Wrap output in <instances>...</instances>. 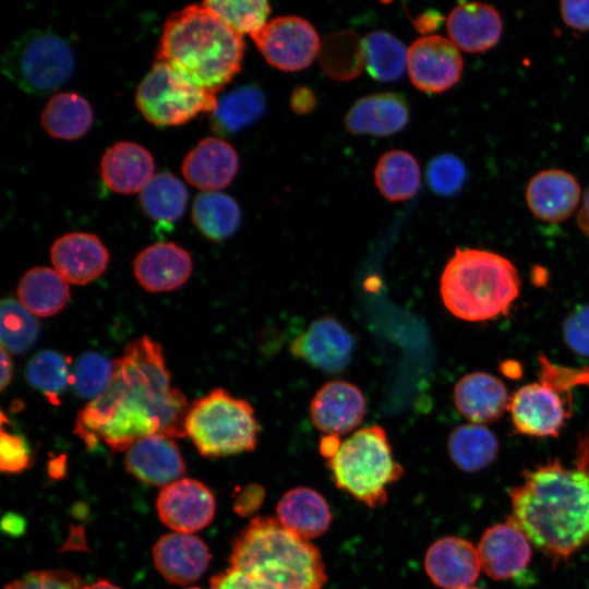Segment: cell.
Here are the masks:
<instances>
[{
	"mask_svg": "<svg viewBox=\"0 0 589 589\" xmlns=\"http://www.w3.org/2000/svg\"><path fill=\"white\" fill-rule=\"evenodd\" d=\"M190 405L170 386L161 347L147 336L127 345L105 392L77 413L75 433L89 447L104 441L128 450L139 440L160 434L187 436Z\"/></svg>",
	"mask_w": 589,
	"mask_h": 589,
	"instance_id": "cell-1",
	"label": "cell"
},
{
	"mask_svg": "<svg viewBox=\"0 0 589 589\" xmlns=\"http://www.w3.org/2000/svg\"><path fill=\"white\" fill-rule=\"evenodd\" d=\"M508 495L506 519L554 565L589 549V430L578 434L572 465L555 458L525 469Z\"/></svg>",
	"mask_w": 589,
	"mask_h": 589,
	"instance_id": "cell-2",
	"label": "cell"
},
{
	"mask_svg": "<svg viewBox=\"0 0 589 589\" xmlns=\"http://www.w3.org/2000/svg\"><path fill=\"white\" fill-rule=\"evenodd\" d=\"M244 48L242 35L200 3L168 16L156 58L217 94L240 72Z\"/></svg>",
	"mask_w": 589,
	"mask_h": 589,
	"instance_id": "cell-3",
	"label": "cell"
},
{
	"mask_svg": "<svg viewBox=\"0 0 589 589\" xmlns=\"http://www.w3.org/2000/svg\"><path fill=\"white\" fill-rule=\"evenodd\" d=\"M229 562L274 589H322L326 582L318 549L274 517L253 518L237 536Z\"/></svg>",
	"mask_w": 589,
	"mask_h": 589,
	"instance_id": "cell-4",
	"label": "cell"
},
{
	"mask_svg": "<svg viewBox=\"0 0 589 589\" xmlns=\"http://www.w3.org/2000/svg\"><path fill=\"white\" fill-rule=\"evenodd\" d=\"M519 290L520 277L515 265L500 254L480 249L457 248L440 281L446 309L468 322L505 313Z\"/></svg>",
	"mask_w": 589,
	"mask_h": 589,
	"instance_id": "cell-5",
	"label": "cell"
},
{
	"mask_svg": "<svg viewBox=\"0 0 589 589\" xmlns=\"http://www.w3.org/2000/svg\"><path fill=\"white\" fill-rule=\"evenodd\" d=\"M335 484L370 507L387 501V486L402 474L384 429L369 425L354 431L327 459Z\"/></svg>",
	"mask_w": 589,
	"mask_h": 589,
	"instance_id": "cell-6",
	"label": "cell"
},
{
	"mask_svg": "<svg viewBox=\"0 0 589 589\" xmlns=\"http://www.w3.org/2000/svg\"><path fill=\"white\" fill-rule=\"evenodd\" d=\"M185 430L201 455L225 457L254 450L260 425L247 400L217 387L190 406Z\"/></svg>",
	"mask_w": 589,
	"mask_h": 589,
	"instance_id": "cell-7",
	"label": "cell"
},
{
	"mask_svg": "<svg viewBox=\"0 0 589 589\" xmlns=\"http://www.w3.org/2000/svg\"><path fill=\"white\" fill-rule=\"evenodd\" d=\"M71 46L48 29H32L16 38L1 58L3 74L32 95H48L65 84L74 71Z\"/></svg>",
	"mask_w": 589,
	"mask_h": 589,
	"instance_id": "cell-8",
	"label": "cell"
},
{
	"mask_svg": "<svg viewBox=\"0 0 589 589\" xmlns=\"http://www.w3.org/2000/svg\"><path fill=\"white\" fill-rule=\"evenodd\" d=\"M217 100L216 94L193 85L169 64L157 60L135 93L137 109L156 127L181 125L201 112H213Z\"/></svg>",
	"mask_w": 589,
	"mask_h": 589,
	"instance_id": "cell-9",
	"label": "cell"
},
{
	"mask_svg": "<svg viewBox=\"0 0 589 589\" xmlns=\"http://www.w3.org/2000/svg\"><path fill=\"white\" fill-rule=\"evenodd\" d=\"M251 37L265 60L281 71L309 67L321 48L312 24L293 15L272 20Z\"/></svg>",
	"mask_w": 589,
	"mask_h": 589,
	"instance_id": "cell-10",
	"label": "cell"
},
{
	"mask_svg": "<svg viewBox=\"0 0 589 589\" xmlns=\"http://www.w3.org/2000/svg\"><path fill=\"white\" fill-rule=\"evenodd\" d=\"M572 395L544 382L520 387L508 404L515 432L533 437H557L572 413Z\"/></svg>",
	"mask_w": 589,
	"mask_h": 589,
	"instance_id": "cell-11",
	"label": "cell"
},
{
	"mask_svg": "<svg viewBox=\"0 0 589 589\" xmlns=\"http://www.w3.org/2000/svg\"><path fill=\"white\" fill-rule=\"evenodd\" d=\"M462 68L459 49L445 37L423 36L408 49L410 81L424 93L436 94L452 88L459 81Z\"/></svg>",
	"mask_w": 589,
	"mask_h": 589,
	"instance_id": "cell-12",
	"label": "cell"
},
{
	"mask_svg": "<svg viewBox=\"0 0 589 589\" xmlns=\"http://www.w3.org/2000/svg\"><path fill=\"white\" fill-rule=\"evenodd\" d=\"M289 349L294 358L315 369L338 373L347 368L352 358L354 338L340 321L322 316L299 334Z\"/></svg>",
	"mask_w": 589,
	"mask_h": 589,
	"instance_id": "cell-13",
	"label": "cell"
},
{
	"mask_svg": "<svg viewBox=\"0 0 589 589\" xmlns=\"http://www.w3.org/2000/svg\"><path fill=\"white\" fill-rule=\"evenodd\" d=\"M160 520L171 530L191 533L206 527L215 516V496L201 481L182 478L159 492L156 501Z\"/></svg>",
	"mask_w": 589,
	"mask_h": 589,
	"instance_id": "cell-14",
	"label": "cell"
},
{
	"mask_svg": "<svg viewBox=\"0 0 589 589\" xmlns=\"http://www.w3.org/2000/svg\"><path fill=\"white\" fill-rule=\"evenodd\" d=\"M365 412L363 392L344 380L322 385L310 402L312 423L326 435L339 436L353 431L363 421Z\"/></svg>",
	"mask_w": 589,
	"mask_h": 589,
	"instance_id": "cell-15",
	"label": "cell"
},
{
	"mask_svg": "<svg viewBox=\"0 0 589 589\" xmlns=\"http://www.w3.org/2000/svg\"><path fill=\"white\" fill-rule=\"evenodd\" d=\"M525 533L509 520L484 530L478 552L483 572L495 580L514 578L526 569L532 549Z\"/></svg>",
	"mask_w": 589,
	"mask_h": 589,
	"instance_id": "cell-16",
	"label": "cell"
},
{
	"mask_svg": "<svg viewBox=\"0 0 589 589\" xmlns=\"http://www.w3.org/2000/svg\"><path fill=\"white\" fill-rule=\"evenodd\" d=\"M424 567L432 582L443 589L470 587L482 569L478 548L454 536L441 538L430 545Z\"/></svg>",
	"mask_w": 589,
	"mask_h": 589,
	"instance_id": "cell-17",
	"label": "cell"
},
{
	"mask_svg": "<svg viewBox=\"0 0 589 589\" xmlns=\"http://www.w3.org/2000/svg\"><path fill=\"white\" fill-rule=\"evenodd\" d=\"M50 257L67 283L86 285L106 271L109 252L95 235L70 232L53 242Z\"/></svg>",
	"mask_w": 589,
	"mask_h": 589,
	"instance_id": "cell-18",
	"label": "cell"
},
{
	"mask_svg": "<svg viewBox=\"0 0 589 589\" xmlns=\"http://www.w3.org/2000/svg\"><path fill=\"white\" fill-rule=\"evenodd\" d=\"M125 468L151 485H168L185 473L187 467L173 438L154 434L135 442L125 454Z\"/></svg>",
	"mask_w": 589,
	"mask_h": 589,
	"instance_id": "cell-19",
	"label": "cell"
},
{
	"mask_svg": "<svg viewBox=\"0 0 589 589\" xmlns=\"http://www.w3.org/2000/svg\"><path fill=\"white\" fill-rule=\"evenodd\" d=\"M580 194V184L572 173L562 169H545L530 178L526 202L540 220L561 223L574 214Z\"/></svg>",
	"mask_w": 589,
	"mask_h": 589,
	"instance_id": "cell-20",
	"label": "cell"
},
{
	"mask_svg": "<svg viewBox=\"0 0 589 589\" xmlns=\"http://www.w3.org/2000/svg\"><path fill=\"white\" fill-rule=\"evenodd\" d=\"M193 268L188 251L172 242L152 244L133 263L139 284L149 292L171 291L189 279Z\"/></svg>",
	"mask_w": 589,
	"mask_h": 589,
	"instance_id": "cell-21",
	"label": "cell"
},
{
	"mask_svg": "<svg viewBox=\"0 0 589 589\" xmlns=\"http://www.w3.org/2000/svg\"><path fill=\"white\" fill-rule=\"evenodd\" d=\"M153 557L156 568L168 581L187 585L206 572L211 553L199 537L173 532L158 539L153 548Z\"/></svg>",
	"mask_w": 589,
	"mask_h": 589,
	"instance_id": "cell-22",
	"label": "cell"
},
{
	"mask_svg": "<svg viewBox=\"0 0 589 589\" xmlns=\"http://www.w3.org/2000/svg\"><path fill=\"white\" fill-rule=\"evenodd\" d=\"M449 40L469 53L493 48L503 34V20L491 4L464 2L455 7L446 22Z\"/></svg>",
	"mask_w": 589,
	"mask_h": 589,
	"instance_id": "cell-23",
	"label": "cell"
},
{
	"mask_svg": "<svg viewBox=\"0 0 589 589\" xmlns=\"http://www.w3.org/2000/svg\"><path fill=\"white\" fill-rule=\"evenodd\" d=\"M238 166V155L229 143L206 137L188 153L181 171L190 184L206 192L227 187L237 175Z\"/></svg>",
	"mask_w": 589,
	"mask_h": 589,
	"instance_id": "cell-24",
	"label": "cell"
},
{
	"mask_svg": "<svg viewBox=\"0 0 589 589\" xmlns=\"http://www.w3.org/2000/svg\"><path fill=\"white\" fill-rule=\"evenodd\" d=\"M409 121L405 97L378 93L358 99L345 117L348 132L357 135L387 136L401 131Z\"/></svg>",
	"mask_w": 589,
	"mask_h": 589,
	"instance_id": "cell-25",
	"label": "cell"
},
{
	"mask_svg": "<svg viewBox=\"0 0 589 589\" xmlns=\"http://www.w3.org/2000/svg\"><path fill=\"white\" fill-rule=\"evenodd\" d=\"M453 397L464 418L482 425L498 420L509 404L504 383L484 372L462 376L454 387Z\"/></svg>",
	"mask_w": 589,
	"mask_h": 589,
	"instance_id": "cell-26",
	"label": "cell"
},
{
	"mask_svg": "<svg viewBox=\"0 0 589 589\" xmlns=\"http://www.w3.org/2000/svg\"><path fill=\"white\" fill-rule=\"evenodd\" d=\"M154 159L142 145L118 142L100 160L101 179L106 187L120 194L141 192L154 176Z\"/></svg>",
	"mask_w": 589,
	"mask_h": 589,
	"instance_id": "cell-27",
	"label": "cell"
},
{
	"mask_svg": "<svg viewBox=\"0 0 589 589\" xmlns=\"http://www.w3.org/2000/svg\"><path fill=\"white\" fill-rule=\"evenodd\" d=\"M276 512L279 522L304 540L322 536L332 521L328 503L310 488L287 491L278 502Z\"/></svg>",
	"mask_w": 589,
	"mask_h": 589,
	"instance_id": "cell-28",
	"label": "cell"
},
{
	"mask_svg": "<svg viewBox=\"0 0 589 589\" xmlns=\"http://www.w3.org/2000/svg\"><path fill=\"white\" fill-rule=\"evenodd\" d=\"M19 301L35 316L59 313L70 299L65 279L49 267L37 266L27 271L17 286Z\"/></svg>",
	"mask_w": 589,
	"mask_h": 589,
	"instance_id": "cell-29",
	"label": "cell"
},
{
	"mask_svg": "<svg viewBox=\"0 0 589 589\" xmlns=\"http://www.w3.org/2000/svg\"><path fill=\"white\" fill-rule=\"evenodd\" d=\"M41 125L52 137L76 140L91 129L94 120L89 103L76 93L52 96L41 113Z\"/></svg>",
	"mask_w": 589,
	"mask_h": 589,
	"instance_id": "cell-30",
	"label": "cell"
},
{
	"mask_svg": "<svg viewBox=\"0 0 589 589\" xmlns=\"http://www.w3.org/2000/svg\"><path fill=\"white\" fill-rule=\"evenodd\" d=\"M447 449L450 459L460 470L477 472L495 460L498 441L485 425L468 423L452 431Z\"/></svg>",
	"mask_w": 589,
	"mask_h": 589,
	"instance_id": "cell-31",
	"label": "cell"
},
{
	"mask_svg": "<svg viewBox=\"0 0 589 589\" xmlns=\"http://www.w3.org/2000/svg\"><path fill=\"white\" fill-rule=\"evenodd\" d=\"M420 180L418 161L406 151L393 149L385 153L374 169L375 185L390 202L407 201L414 196Z\"/></svg>",
	"mask_w": 589,
	"mask_h": 589,
	"instance_id": "cell-32",
	"label": "cell"
},
{
	"mask_svg": "<svg viewBox=\"0 0 589 589\" xmlns=\"http://www.w3.org/2000/svg\"><path fill=\"white\" fill-rule=\"evenodd\" d=\"M265 109V95L261 88L240 86L217 100L212 125L220 134L236 133L257 121Z\"/></svg>",
	"mask_w": 589,
	"mask_h": 589,
	"instance_id": "cell-33",
	"label": "cell"
},
{
	"mask_svg": "<svg viewBox=\"0 0 589 589\" xmlns=\"http://www.w3.org/2000/svg\"><path fill=\"white\" fill-rule=\"evenodd\" d=\"M192 220L203 236L213 241H221L236 232L241 221V212L231 196L206 191L194 199Z\"/></svg>",
	"mask_w": 589,
	"mask_h": 589,
	"instance_id": "cell-34",
	"label": "cell"
},
{
	"mask_svg": "<svg viewBox=\"0 0 589 589\" xmlns=\"http://www.w3.org/2000/svg\"><path fill=\"white\" fill-rule=\"evenodd\" d=\"M187 202V188L170 172L154 175L140 192L144 213L159 223L177 221L183 215Z\"/></svg>",
	"mask_w": 589,
	"mask_h": 589,
	"instance_id": "cell-35",
	"label": "cell"
},
{
	"mask_svg": "<svg viewBox=\"0 0 589 589\" xmlns=\"http://www.w3.org/2000/svg\"><path fill=\"white\" fill-rule=\"evenodd\" d=\"M364 65L368 73L381 82L398 80L407 68L408 51L394 35L372 32L362 40Z\"/></svg>",
	"mask_w": 589,
	"mask_h": 589,
	"instance_id": "cell-36",
	"label": "cell"
},
{
	"mask_svg": "<svg viewBox=\"0 0 589 589\" xmlns=\"http://www.w3.org/2000/svg\"><path fill=\"white\" fill-rule=\"evenodd\" d=\"M325 73L339 81L352 80L363 68L362 40L352 31H341L327 36L318 52Z\"/></svg>",
	"mask_w": 589,
	"mask_h": 589,
	"instance_id": "cell-37",
	"label": "cell"
},
{
	"mask_svg": "<svg viewBox=\"0 0 589 589\" xmlns=\"http://www.w3.org/2000/svg\"><path fill=\"white\" fill-rule=\"evenodd\" d=\"M39 323L20 301L4 298L1 302V347L13 353L31 349L39 335Z\"/></svg>",
	"mask_w": 589,
	"mask_h": 589,
	"instance_id": "cell-38",
	"label": "cell"
},
{
	"mask_svg": "<svg viewBox=\"0 0 589 589\" xmlns=\"http://www.w3.org/2000/svg\"><path fill=\"white\" fill-rule=\"evenodd\" d=\"M27 382L53 404L70 384L71 372L67 359L55 350H41L27 363Z\"/></svg>",
	"mask_w": 589,
	"mask_h": 589,
	"instance_id": "cell-39",
	"label": "cell"
},
{
	"mask_svg": "<svg viewBox=\"0 0 589 589\" xmlns=\"http://www.w3.org/2000/svg\"><path fill=\"white\" fill-rule=\"evenodd\" d=\"M115 372L116 360L95 351H86L76 359L70 384L79 397L94 400L105 392Z\"/></svg>",
	"mask_w": 589,
	"mask_h": 589,
	"instance_id": "cell-40",
	"label": "cell"
},
{
	"mask_svg": "<svg viewBox=\"0 0 589 589\" xmlns=\"http://www.w3.org/2000/svg\"><path fill=\"white\" fill-rule=\"evenodd\" d=\"M239 34H254L265 24L271 5L264 0H207L202 3Z\"/></svg>",
	"mask_w": 589,
	"mask_h": 589,
	"instance_id": "cell-41",
	"label": "cell"
},
{
	"mask_svg": "<svg viewBox=\"0 0 589 589\" xmlns=\"http://www.w3.org/2000/svg\"><path fill=\"white\" fill-rule=\"evenodd\" d=\"M466 179L465 164L453 154L435 156L426 168V180L431 190L442 196H450L459 192Z\"/></svg>",
	"mask_w": 589,
	"mask_h": 589,
	"instance_id": "cell-42",
	"label": "cell"
},
{
	"mask_svg": "<svg viewBox=\"0 0 589 589\" xmlns=\"http://www.w3.org/2000/svg\"><path fill=\"white\" fill-rule=\"evenodd\" d=\"M80 576L67 569L32 572L8 584L4 589H83Z\"/></svg>",
	"mask_w": 589,
	"mask_h": 589,
	"instance_id": "cell-43",
	"label": "cell"
},
{
	"mask_svg": "<svg viewBox=\"0 0 589 589\" xmlns=\"http://www.w3.org/2000/svg\"><path fill=\"white\" fill-rule=\"evenodd\" d=\"M540 381L557 390L572 395V389L579 385L589 386V368L574 369L552 363L543 354L539 357Z\"/></svg>",
	"mask_w": 589,
	"mask_h": 589,
	"instance_id": "cell-44",
	"label": "cell"
},
{
	"mask_svg": "<svg viewBox=\"0 0 589 589\" xmlns=\"http://www.w3.org/2000/svg\"><path fill=\"white\" fill-rule=\"evenodd\" d=\"M32 456L26 440L1 425L0 469L2 472L17 473L27 469Z\"/></svg>",
	"mask_w": 589,
	"mask_h": 589,
	"instance_id": "cell-45",
	"label": "cell"
},
{
	"mask_svg": "<svg viewBox=\"0 0 589 589\" xmlns=\"http://www.w3.org/2000/svg\"><path fill=\"white\" fill-rule=\"evenodd\" d=\"M563 339L575 353L589 358V304L577 306L564 320Z\"/></svg>",
	"mask_w": 589,
	"mask_h": 589,
	"instance_id": "cell-46",
	"label": "cell"
},
{
	"mask_svg": "<svg viewBox=\"0 0 589 589\" xmlns=\"http://www.w3.org/2000/svg\"><path fill=\"white\" fill-rule=\"evenodd\" d=\"M211 589H274L262 580L229 567L211 578Z\"/></svg>",
	"mask_w": 589,
	"mask_h": 589,
	"instance_id": "cell-47",
	"label": "cell"
},
{
	"mask_svg": "<svg viewBox=\"0 0 589 589\" xmlns=\"http://www.w3.org/2000/svg\"><path fill=\"white\" fill-rule=\"evenodd\" d=\"M560 11L564 23L570 28L589 31V0H566L560 3Z\"/></svg>",
	"mask_w": 589,
	"mask_h": 589,
	"instance_id": "cell-48",
	"label": "cell"
},
{
	"mask_svg": "<svg viewBox=\"0 0 589 589\" xmlns=\"http://www.w3.org/2000/svg\"><path fill=\"white\" fill-rule=\"evenodd\" d=\"M265 497L264 489L259 484H249L241 489L235 497L233 510L242 517L254 514Z\"/></svg>",
	"mask_w": 589,
	"mask_h": 589,
	"instance_id": "cell-49",
	"label": "cell"
},
{
	"mask_svg": "<svg viewBox=\"0 0 589 589\" xmlns=\"http://www.w3.org/2000/svg\"><path fill=\"white\" fill-rule=\"evenodd\" d=\"M316 105L314 93L305 86H299L293 89L290 97V106L294 112L304 115L311 112Z\"/></svg>",
	"mask_w": 589,
	"mask_h": 589,
	"instance_id": "cell-50",
	"label": "cell"
},
{
	"mask_svg": "<svg viewBox=\"0 0 589 589\" xmlns=\"http://www.w3.org/2000/svg\"><path fill=\"white\" fill-rule=\"evenodd\" d=\"M443 21L444 16L442 14L437 11L430 10L418 16L413 24L420 33L428 34L436 29Z\"/></svg>",
	"mask_w": 589,
	"mask_h": 589,
	"instance_id": "cell-51",
	"label": "cell"
},
{
	"mask_svg": "<svg viewBox=\"0 0 589 589\" xmlns=\"http://www.w3.org/2000/svg\"><path fill=\"white\" fill-rule=\"evenodd\" d=\"M1 528L3 532L17 537L25 531L26 522L22 516L14 513H8L3 516Z\"/></svg>",
	"mask_w": 589,
	"mask_h": 589,
	"instance_id": "cell-52",
	"label": "cell"
},
{
	"mask_svg": "<svg viewBox=\"0 0 589 589\" xmlns=\"http://www.w3.org/2000/svg\"><path fill=\"white\" fill-rule=\"evenodd\" d=\"M576 221L581 232L589 238V187L585 192L582 204L576 216Z\"/></svg>",
	"mask_w": 589,
	"mask_h": 589,
	"instance_id": "cell-53",
	"label": "cell"
},
{
	"mask_svg": "<svg viewBox=\"0 0 589 589\" xmlns=\"http://www.w3.org/2000/svg\"><path fill=\"white\" fill-rule=\"evenodd\" d=\"M340 440L335 435H326L320 442V452L327 459L332 458L340 446Z\"/></svg>",
	"mask_w": 589,
	"mask_h": 589,
	"instance_id": "cell-54",
	"label": "cell"
},
{
	"mask_svg": "<svg viewBox=\"0 0 589 589\" xmlns=\"http://www.w3.org/2000/svg\"><path fill=\"white\" fill-rule=\"evenodd\" d=\"M1 390H4L12 377V362L3 347H1Z\"/></svg>",
	"mask_w": 589,
	"mask_h": 589,
	"instance_id": "cell-55",
	"label": "cell"
},
{
	"mask_svg": "<svg viewBox=\"0 0 589 589\" xmlns=\"http://www.w3.org/2000/svg\"><path fill=\"white\" fill-rule=\"evenodd\" d=\"M502 371L509 377H519L521 374V366L516 361H505L501 365Z\"/></svg>",
	"mask_w": 589,
	"mask_h": 589,
	"instance_id": "cell-56",
	"label": "cell"
},
{
	"mask_svg": "<svg viewBox=\"0 0 589 589\" xmlns=\"http://www.w3.org/2000/svg\"><path fill=\"white\" fill-rule=\"evenodd\" d=\"M83 589H121V588H119L118 586L107 580L101 579L91 586H85Z\"/></svg>",
	"mask_w": 589,
	"mask_h": 589,
	"instance_id": "cell-57",
	"label": "cell"
},
{
	"mask_svg": "<svg viewBox=\"0 0 589 589\" xmlns=\"http://www.w3.org/2000/svg\"><path fill=\"white\" fill-rule=\"evenodd\" d=\"M459 589H481V588L470 586V587H465V588H459Z\"/></svg>",
	"mask_w": 589,
	"mask_h": 589,
	"instance_id": "cell-58",
	"label": "cell"
},
{
	"mask_svg": "<svg viewBox=\"0 0 589 589\" xmlns=\"http://www.w3.org/2000/svg\"><path fill=\"white\" fill-rule=\"evenodd\" d=\"M189 589H200V588H189Z\"/></svg>",
	"mask_w": 589,
	"mask_h": 589,
	"instance_id": "cell-59",
	"label": "cell"
}]
</instances>
